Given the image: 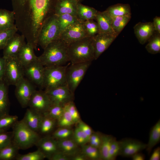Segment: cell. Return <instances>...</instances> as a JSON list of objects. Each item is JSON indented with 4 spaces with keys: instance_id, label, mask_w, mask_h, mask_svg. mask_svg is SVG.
I'll return each instance as SVG.
<instances>
[{
    "instance_id": "bcb514c9",
    "label": "cell",
    "mask_w": 160,
    "mask_h": 160,
    "mask_svg": "<svg viewBox=\"0 0 160 160\" xmlns=\"http://www.w3.org/2000/svg\"><path fill=\"white\" fill-rule=\"evenodd\" d=\"M64 106L69 112L74 124L78 123L81 121L79 112L73 101L68 103Z\"/></svg>"
},
{
    "instance_id": "4fadbf2b",
    "label": "cell",
    "mask_w": 160,
    "mask_h": 160,
    "mask_svg": "<svg viewBox=\"0 0 160 160\" xmlns=\"http://www.w3.org/2000/svg\"><path fill=\"white\" fill-rule=\"evenodd\" d=\"M44 66L38 60L24 67V75L31 82L42 88Z\"/></svg>"
},
{
    "instance_id": "9a60e30c",
    "label": "cell",
    "mask_w": 160,
    "mask_h": 160,
    "mask_svg": "<svg viewBox=\"0 0 160 160\" xmlns=\"http://www.w3.org/2000/svg\"><path fill=\"white\" fill-rule=\"evenodd\" d=\"M117 36L115 34L99 33L92 37L95 60L109 47Z\"/></svg>"
},
{
    "instance_id": "6da1fadb",
    "label": "cell",
    "mask_w": 160,
    "mask_h": 160,
    "mask_svg": "<svg viewBox=\"0 0 160 160\" xmlns=\"http://www.w3.org/2000/svg\"><path fill=\"white\" fill-rule=\"evenodd\" d=\"M56 1L12 0L15 15L20 14L18 17L23 16L25 30H27V37H28L27 41L34 47L37 46L38 35L43 23L51 15L50 13L52 11L54 13Z\"/></svg>"
},
{
    "instance_id": "3957f363",
    "label": "cell",
    "mask_w": 160,
    "mask_h": 160,
    "mask_svg": "<svg viewBox=\"0 0 160 160\" xmlns=\"http://www.w3.org/2000/svg\"><path fill=\"white\" fill-rule=\"evenodd\" d=\"M67 53L71 64L92 62L95 60L92 37H87L69 44Z\"/></svg>"
},
{
    "instance_id": "d4e9b609",
    "label": "cell",
    "mask_w": 160,
    "mask_h": 160,
    "mask_svg": "<svg viewBox=\"0 0 160 160\" xmlns=\"http://www.w3.org/2000/svg\"><path fill=\"white\" fill-rule=\"evenodd\" d=\"M15 14L13 11L0 9V31L13 28L15 24Z\"/></svg>"
},
{
    "instance_id": "ee69618b",
    "label": "cell",
    "mask_w": 160,
    "mask_h": 160,
    "mask_svg": "<svg viewBox=\"0 0 160 160\" xmlns=\"http://www.w3.org/2000/svg\"><path fill=\"white\" fill-rule=\"evenodd\" d=\"M120 146L119 141L117 140L115 137H113L110 146L109 150L110 160H115L119 155Z\"/></svg>"
},
{
    "instance_id": "f546056e",
    "label": "cell",
    "mask_w": 160,
    "mask_h": 160,
    "mask_svg": "<svg viewBox=\"0 0 160 160\" xmlns=\"http://www.w3.org/2000/svg\"><path fill=\"white\" fill-rule=\"evenodd\" d=\"M57 16L60 34L66 29L79 20L77 17L68 14Z\"/></svg>"
},
{
    "instance_id": "5bb4252c",
    "label": "cell",
    "mask_w": 160,
    "mask_h": 160,
    "mask_svg": "<svg viewBox=\"0 0 160 160\" xmlns=\"http://www.w3.org/2000/svg\"><path fill=\"white\" fill-rule=\"evenodd\" d=\"M119 155L125 157H131L135 153L145 149L147 144L138 140L124 138L119 141Z\"/></svg>"
},
{
    "instance_id": "f35d334b",
    "label": "cell",
    "mask_w": 160,
    "mask_h": 160,
    "mask_svg": "<svg viewBox=\"0 0 160 160\" xmlns=\"http://www.w3.org/2000/svg\"><path fill=\"white\" fill-rule=\"evenodd\" d=\"M70 128L59 127L53 133L52 137L56 140L72 138L73 131Z\"/></svg>"
},
{
    "instance_id": "f1b7e54d",
    "label": "cell",
    "mask_w": 160,
    "mask_h": 160,
    "mask_svg": "<svg viewBox=\"0 0 160 160\" xmlns=\"http://www.w3.org/2000/svg\"><path fill=\"white\" fill-rule=\"evenodd\" d=\"M113 137L111 135L101 134V142L99 148L101 160H110L109 150Z\"/></svg>"
},
{
    "instance_id": "f5cc1de1",
    "label": "cell",
    "mask_w": 160,
    "mask_h": 160,
    "mask_svg": "<svg viewBox=\"0 0 160 160\" xmlns=\"http://www.w3.org/2000/svg\"><path fill=\"white\" fill-rule=\"evenodd\" d=\"M153 22L155 31L160 34V17L156 16L153 18Z\"/></svg>"
},
{
    "instance_id": "4dcf8cb0",
    "label": "cell",
    "mask_w": 160,
    "mask_h": 160,
    "mask_svg": "<svg viewBox=\"0 0 160 160\" xmlns=\"http://www.w3.org/2000/svg\"><path fill=\"white\" fill-rule=\"evenodd\" d=\"M18 148L12 142L0 150V160H12L16 159L18 154Z\"/></svg>"
},
{
    "instance_id": "ac0fdd59",
    "label": "cell",
    "mask_w": 160,
    "mask_h": 160,
    "mask_svg": "<svg viewBox=\"0 0 160 160\" xmlns=\"http://www.w3.org/2000/svg\"><path fill=\"white\" fill-rule=\"evenodd\" d=\"M78 2L76 0H56L54 13L57 16L68 14L77 16Z\"/></svg>"
},
{
    "instance_id": "7bdbcfd3",
    "label": "cell",
    "mask_w": 160,
    "mask_h": 160,
    "mask_svg": "<svg viewBox=\"0 0 160 160\" xmlns=\"http://www.w3.org/2000/svg\"><path fill=\"white\" fill-rule=\"evenodd\" d=\"M93 20H88L84 22L85 29L89 37H93L99 33L98 24Z\"/></svg>"
},
{
    "instance_id": "d590c367",
    "label": "cell",
    "mask_w": 160,
    "mask_h": 160,
    "mask_svg": "<svg viewBox=\"0 0 160 160\" xmlns=\"http://www.w3.org/2000/svg\"><path fill=\"white\" fill-rule=\"evenodd\" d=\"M16 115L9 114L0 117V132L7 131L18 121Z\"/></svg>"
},
{
    "instance_id": "2e32d148",
    "label": "cell",
    "mask_w": 160,
    "mask_h": 160,
    "mask_svg": "<svg viewBox=\"0 0 160 160\" xmlns=\"http://www.w3.org/2000/svg\"><path fill=\"white\" fill-rule=\"evenodd\" d=\"M25 36L16 33L9 40L4 48L3 57L6 58L17 57L20 51L26 43Z\"/></svg>"
},
{
    "instance_id": "f907efd6",
    "label": "cell",
    "mask_w": 160,
    "mask_h": 160,
    "mask_svg": "<svg viewBox=\"0 0 160 160\" xmlns=\"http://www.w3.org/2000/svg\"><path fill=\"white\" fill-rule=\"evenodd\" d=\"M5 58L0 56V82L4 80Z\"/></svg>"
},
{
    "instance_id": "e0dca14e",
    "label": "cell",
    "mask_w": 160,
    "mask_h": 160,
    "mask_svg": "<svg viewBox=\"0 0 160 160\" xmlns=\"http://www.w3.org/2000/svg\"><path fill=\"white\" fill-rule=\"evenodd\" d=\"M133 28L136 37L142 44L148 41L155 32L153 22H139Z\"/></svg>"
},
{
    "instance_id": "816d5d0a",
    "label": "cell",
    "mask_w": 160,
    "mask_h": 160,
    "mask_svg": "<svg viewBox=\"0 0 160 160\" xmlns=\"http://www.w3.org/2000/svg\"><path fill=\"white\" fill-rule=\"evenodd\" d=\"M150 160H159L160 159V147H158L153 151L150 156Z\"/></svg>"
},
{
    "instance_id": "c3c4849f",
    "label": "cell",
    "mask_w": 160,
    "mask_h": 160,
    "mask_svg": "<svg viewBox=\"0 0 160 160\" xmlns=\"http://www.w3.org/2000/svg\"><path fill=\"white\" fill-rule=\"evenodd\" d=\"M77 124V127L90 137L93 132L91 128L87 124L81 121Z\"/></svg>"
},
{
    "instance_id": "30bf717a",
    "label": "cell",
    "mask_w": 160,
    "mask_h": 160,
    "mask_svg": "<svg viewBox=\"0 0 160 160\" xmlns=\"http://www.w3.org/2000/svg\"><path fill=\"white\" fill-rule=\"evenodd\" d=\"M52 104H58L64 106L73 101L74 94L67 85L44 90Z\"/></svg>"
},
{
    "instance_id": "ba28073f",
    "label": "cell",
    "mask_w": 160,
    "mask_h": 160,
    "mask_svg": "<svg viewBox=\"0 0 160 160\" xmlns=\"http://www.w3.org/2000/svg\"><path fill=\"white\" fill-rule=\"evenodd\" d=\"M24 76V67L17 57L5 58L4 81L8 85L15 86Z\"/></svg>"
},
{
    "instance_id": "7a4b0ae2",
    "label": "cell",
    "mask_w": 160,
    "mask_h": 160,
    "mask_svg": "<svg viewBox=\"0 0 160 160\" xmlns=\"http://www.w3.org/2000/svg\"><path fill=\"white\" fill-rule=\"evenodd\" d=\"M68 45L60 38L50 43L44 49L38 60L44 66L64 65L69 62Z\"/></svg>"
},
{
    "instance_id": "603a6c76",
    "label": "cell",
    "mask_w": 160,
    "mask_h": 160,
    "mask_svg": "<svg viewBox=\"0 0 160 160\" xmlns=\"http://www.w3.org/2000/svg\"><path fill=\"white\" fill-rule=\"evenodd\" d=\"M56 140L59 151L71 158L80 152L79 146L72 138Z\"/></svg>"
},
{
    "instance_id": "cb8c5ba5",
    "label": "cell",
    "mask_w": 160,
    "mask_h": 160,
    "mask_svg": "<svg viewBox=\"0 0 160 160\" xmlns=\"http://www.w3.org/2000/svg\"><path fill=\"white\" fill-rule=\"evenodd\" d=\"M8 86L4 80L0 82V117L9 114Z\"/></svg>"
},
{
    "instance_id": "8992f818",
    "label": "cell",
    "mask_w": 160,
    "mask_h": 160,
    "mask_svg": "<svg viewBox=\"0 0 160 160\" xmlns=\"http://www.w3.org/2000/svg\"><path fill=\"white\" fill-rule=\"evenodd\" d=\"M68 65L44 66L42 88L46 90L67 85L66 71Z\"/></svg>"
},
{
    "instance_id": "db71d44e",
    "label": "cell",
    "mask_w": 160,
    "mask_h": 160,
    "mask_svg": "<svg viewBox=\"0 0 160 160\" xmlns=\"http://www.w3.org/2000/svg\"><path fill=\"white\" fill-rule=\"evenodd\" d=\"M88 159L81 152L75 154L71 158L72 160H86Z\"/></svg>"
},
{
    "instance_id": "681fc988",
    "label": "cell",
    "mask_w": 160,
    "mask_h": 160,
    "mask_svg": "<svg viewBox=\"0 0 160 160\" xmlns=\"http://www.w3.org/2000/svg\"><path fill=\"white\" fill-rule=\"evenodd\" d=\"M101 134L98 132H93L89 137V143L90 144L100 143L101 142Z\"/></svg>"
},
{
    "instance_id": "9f6ffc18",
    "label": "cell",
    "mask_w": 160,
    "mask_h": 160,
    "mask_svg": "<svg viewBox=\"0 0 160 160\" xmlns=\"http://www.w3.org/2000/svg\"><path fill=\"white\" fill-rule=\"evenodd\" d=\"M78 2H79V3H81V2L83 0H76Z\"/></svg>"
},
{
    "instance_id": "277c9868",
    "label": "cell",
    "mask_w": 160,
    "mask_h": 160,
    "mask_svg": "<svg viewBox=\"0 0 160 160\" xmlns=\"http://www.w3.org/2000/svg\"><path fill=\"white\" fill-rule=\"evenodd\" d=\"M12 127V143L19 149L25 150L35 145L41 137L38 133L29 128L22 120H18Z\"/></svg>"
},
{
    "instance_id": "b9f144b4",
    "label": "cell",
    "mask_w": 160,
    "mask_h": 160,
    "mask_svg": "<svg viewBox=\"0 0 160 160\" xmlns=\"http://www.w3.org/2000/svg\"><path fill=\"white\" fill-rule=\"evenodd\" d=\"M46 158L44 155L39 150L34 152L23 154H18L17 160H42Z\"/></svg>"
},
{
    "instance_id": "11a10c76",
    "label": "cell",
    "mask_w": 160,
    "mask_h": 160,
    "mask_svg": "<svg viewBox=\"0 0 160 160\" xmlns=\"http://www.w3.org/2000/svg\"><path fill=\"white\" fill-rule=\"evenodd\" d=\"M131 157L133 160H144L145 159V155L140 152L133 155Z\"/></svg>"
},
{
    "instance_id": "7c38bea8",
    "label": "cell",
    "mask_w": 160,
    "mask_h": 160,
    "mask_svg": "<svg viewBox=\"0 0 160 160\" xmlns=\"http://www.w3.org/2000/svg\"><path fill=\"white\" fill-rule=\"evenodd\" d=\"M52 104L49 97L44 91L36 90L31 98L28 106L44 115Z\"/></svg>"
},
{
    "instance_id": "e575fe53",
    "label": "cell",
    "mask_w": 160,
    "mask_h": 160,
    "mask_svg": "<svg viewBox=\"0 0 160 160\" xmlns=\"http://www.w3.org/2000/svg\"><path fill=\"white\" fill-rule=\"evenodd\" d=\"M81 152L88 159L93 160H101L99 148L89 144L81 146Z\"/></svg>"
},
{
    "instance_id": "7dc6e473",
    "label": "cell",
    "mask_w": 160,
    "mask_h": 160,
    "mask_svg": "<svg viewBox=\"0 0 160 160\" xmlns=\"http://www.w3.org/2000/svg\"><path fill=\"white\" fill-rule=\"evenodd\" d=\"M50 160H69L71 157L59 151L55 153L49 158Z\"/></svg>"
},
{
    "instance_id": "484cf974",
    "label": "cell",
    "mask_w": 160,
    "mask_h": 160,
    "mask_svg": "<svg viewBox=\"0 0 160 160\" xmlns=\"http://www.w3.org/2000/svg\"><path fill=\"white\" fill-rule=\"evenodd\" d=\"M98 11L95 8L79 3L77 8V16L79 19L84 22L90 20H95Z\"/></svg>"
},
{
    "instance_id": "1f68e13d",
    "label": "cell",
    "mask_w": 160,
    "mask_h": 160,
    "mask_svg": "<svg viewBox=\"0 0 160 160\" xmlns=\"http://www.w3.org/2000/svg\"><path fill=\"white\" fill-rule=\"evenodd\" d=\"M131 17V15H129L113 18L112 27L115 34L118 36L129 21Z\"/></svg>"
},
{
    "instance_id": "9c48e42d",
    "label": "cell",
    "mask_w": 160,
    "mask_h": 160,
    "mask_svg": "<svg viewBox=\"0 0 160 160\" xmlns=\"http://www.w3.org/2000/svg\"><path fill=\"white\" fill-rule=\"evenodd\" d=\"M16 97L23 108L28 106V103L34 92L36 90L32 83L24 77L15 86Z\"/></svg>"
},
{
    "instance_id": "52a82bcc",
    "label": "cell",
    "mask_w": 160,
    "mask_h": 160,
    "mask_svg": "<svg viewBox=\"0 0 160 160\" xmlns=\"http://www.w3.org/2000/svg\"><path fill=\"white\" fill-rule=\"evenodd\" d=\"M92 62L71 64L66 71V84L73 93L82 80Z\"/></svg>"
},
{
    "instance_id": "60d3db41",
    "label": "cell",
    "mask_w": 160,
    "mask_h": 160,
    "mask_svg": "<svg viewBox=\"0 0 160 160\" xmlns=\"http://www.w3.org/2000/svg\"><path fill=\"white\" fill-rule=\"evenodd\" d=\"M64 110V106L58 104H52L44 115H47L57 121L63 114Z\"/></svg>"
},
{
    "instance_id": "ab89813d",
    "label": "cell",
    "mask_w": 160,
    "mask_h": 160,
    "mask_svg": "<svg viewBox=\"0 0 160 160\" xmlns=\"http://www.w3.org/2000/svg\"><path fill=\"white\" fill-rule=\"evenodd\" d=\"M64 111L57 123L59 127L70 128L75 124L69 112L64 106Z\"/></svg>"
},
{
    "instance_id": "7402d4cb",
    "label": "cell",
    "mask_w": 160,
    "mask_h": 160,
    "mask_svg": "<svg viewBox=\"0 0 160 160\" xmlns=\"http://www.w3.org/2000/svg\"><path fill=\"white\" fill-rule=\"evenodd\" d=\"M34 49L31 44L27 43L19 52L17 57L24 67L38 60V57L35 54Z\"/></svg>"
},
{
    "instance_id": "5b68a950",
    "label": "cell",
    "mask_w": 160,
    "mask_h": 160,
    "mask_svg": "<svg viewBox=\"0 0 160 160\" xmlns=\"http://www.w3.org/2000/svg\"><path fill=\"white\" fill-rule=\"evenodd\" d=\"M60 33L58 16L53 13L43 23L38 38V44L43 49L50 43L60 38Z\"/></svg>"
},
{
    "instance_id": "836d02e7",
    "label": "cell",
    "mask_w": 160,
    "mask_h": 160,
    "mask_svg": "<svg viewBox=\"0 0 160 160\" xmlns=\"http://www.w3.org/2000/svg\"><path fill=\"white\" fill-rule=\"evenodd\" d=\"M145 46L147 51L151 54H156L160 52V34L155 31L148 41Z\"/></svg>"
},
{
    "instance_id": "d6986e66",
    "label": "cell",
    "mask_w": 160,
    "mask_h": 160,
    "mask_svg": "<svg viewBox=\"0 0 160 160\" xmlns=\"http://www.w3.org/2000/svg\"><path fill=\"white\" fill-rule=\"evenodd\" d=\"M35 145L48 159L59 151L57 140L52 137H41Z\"/></svg>"
},
{
    "instance_id": "74e56055",
    "label": "cell",
    "mask_w": 160,
    "mask_h": 160,
    "mask_svg": "<svg viewBox=\"0 0 160 160\" xmlns=\"http://www.w3.org/2000/svg\"><path fill=\"white\" fill-rule=\"evenodd\" d=\"M72 139L76 143L81 147L89 143V137L77 127L74 131Z\"/></svg>"
},
{
    "instance_id": "8d00e7d4",
    "label": "cell",
    "mask_w": 160,
    "mask_h": 160,
    "mask_svg": "<svg viewBox=\"0 0 160 160\" xmlns=\"http://www.w3.org/2000/svg\"><path fill=\"white\" fill-rule=\"evenodd\" d=\"M17 26L0 31V50L3 49L9 40L16 33Z\"/></svg>"
},
{
    "instance_id": "83f0119b",
    "label": "cell",
    "mask_w": 160,
    "mask_h": 160,
    "mask_svg": "<svg viewBox=\"0 0 160 160\" xmlns=\"http://www.w3.org/2000/svg\"><path fill=\"white\" fill-rule=\"evenodd\" d=\"M113 18L131 15V9L128 4H118L109 7L106 10Z\"/></svg>"
},
{
    "instance_id": "d6a6232c",
    "label": "cell",
    "mask_w": 160,
    "mask_h": 160,
    "mask_svg": "<svg viewBox=\"0 0 160 160\" xmlns=\"http://www.w3.org/2000/svg\"><path fill=\"white\" fill-rule=\"evenodd\" d=\"M57 122L56 120L44 115L38 133L42 135L49 133L54 129Z\"/></svg>"
},
{
    "instance_id": "44dd1931",
    "label": "cell",
    "mask_w": 160,
    "mask_h": 160,
    "mask_svg": "<svg viewBox=\"0 0 160 160\" xmlns=\"http://www.w3.org/2000/svg\"><path fill=\"white\" fill-rule=\"evenodd\" d=\"M95 20L98 26L99 33L115 34L112 27L113 18L107 11H98Z\"/></svg>"
},
{
    "instance_id": "4316f807",
    "label": "cell",
    "mask_w": 160,
    "mask_h": 160,
    "mask_svg": "<svg viewBox=\"0 0 160 160\" xmlns=\"http://www.w3.org/2000/svg\"><path fill=\"white\" fill-rule=\"evenodd\" d=\"M160 141V120L159 119L152 127L149 134V139L146 149L150 154L153 148Z\"/></svg>"
},
{
    "instance_id": "f6af8a7d",
    "label": "cell",
    "mask_w": 160,
    "mask_h": 160,
    "mask_svg": "<svg viewBox=\"0 0 160 160\" xmlns=\"http://www.w3.org/2000/svg\"><path fill=\"white\" fill-rule=\"evenodd\" d=\"M13 132H0V150L12 142Z\"/></svg>"
},
{
    "instance_id": "ffe728a7",
    "label": "cell",
    "mask_w": 160,
    "mask_h": 160,
    "mask_svg": "<svg viewBox=\"0 0 160 160\" xmlns=\"http://www.w3.org/2000/svg\"><path fill=\"white\" fill-rule=\"evenodd\" d=\"M43 116L29 108L27 109L22 120L29 128L38 133Z\"/></svg>"
},
{
    "instance_id": "8fae6325",
    "label": "cell",
    "mask_w": 160,
    "mask_h": 160,
    "mask_svg": "<svg viewBox=\"0 0 160 160\" xmlns=\"http://www.w3.org/2000/svg\"><path fill=\"white\" fill-rule=\"evenodd\" d=\"M89 37L84 22L79 20L64 31L60 34V38L68 45Z\"/></svg>"
}]
</instances>
